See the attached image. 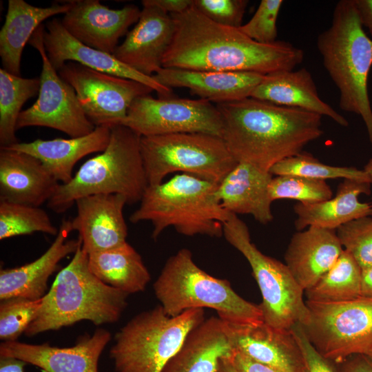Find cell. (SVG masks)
<instances>
[{
  "label": "cell",
  "instance_id": "1",
  "mask_svg": "<svg viewBox=\"0 0 372 372\" xmlns=\"http://www.w3.org/2000/svg\"><path fill=\"white\" fill-rule=\"evenodd\" d=\"M171 16L175 32L163 57V68L266 75L293 70L303 61V50L291 43H258L239 28L214 22L194 6Z\"/></svg>",
  "mask_w": 372,
  "mask_h": 372
},
{
  "label": "cell",
  "instance_id": "2",
  "mask_svg": "<svg viewBox=\"0 0 372 372\" xmlns=\"http://www.w3.org/2000/svg\"><path fill=\"white\" fill-rule=\"evenodd\" d=\"M216 106L223 118L221 138L234 159L265 172L323 134L322 116L304 110L252 97Z\"/></svg>",
  "mask_w": 372,
  "mask_h": 372
},
{
  "label": "cell",
  "instance_id": "3",
  "mask_svg": "<svg viewBox=\"0 0 372 372\" xmlns=\"http://www.w3.org/2000/svg\"><path fill=\"white\" fill-rule=\"evenodd\" d=\"M129 295L99 280L90 269L88 255L77 249L42 298L39 310L25 331L32 337L82 320L99 326L117 322Z\"/></svg>",
  "mask_w": 372,
  "mask_h": 372
},
{
  "label": "cell",
  "instance_id": "4",
  "mask_svg": "<svg viewBox=\"0 0 372 372\" xmlns=\"http://www.w3.org/2000/svg\"><path fill=\"white\" fill-rule=\"evenodd\" d=\"M317 48L339 90L340 107L362 118L372 145V108L368 93L372 39L364 30L354 0L336 3L331 25L318 35Z\"/></svg>",
  "mask_w": 372,
  "mask_h": 372
},
{
  "label": "cell",
  "instance_id": "5",
  "mask_svg": "<svg viewBox=\"0 0 372 372\" xmlns=\"http://www.w3.org/2000/svg\"><path fill=\"white\" fill-rule=\"evenodd\" d=\"M218 184L180 173L159 184L148 185L130 220L134 224L150 222L154 240L169 227L187 236L221 237L229 212L217 200Z\"/></svg>",
  "mask_w": 372,
  "mask_h": 372
},
{
  "label": "cell",
  "instance_id": "6",
  "mask_svg": "<svg viewBox=\"0 0 372 372\" xmlns=\"http://www.w3.org/2000/svg\"><path fill=\"white\" fill-rule=\"evenodd\" d=\"M104 151L88 159L70 181L60 183L48 207L56 214L69 209L82 197L94 194H120L127 205L140 202L148 183L141 153V136L129 127H110Z\"/></svg>",
  "mask_w": 372,
  "mask_h": 372
},
{
  "label": "cell",
  "instance_id": "7",
  "mask_svg": "<svg viewBox=\"0 0 372 372\" xmlns=\"http://www.w3.org/2000/svg\"><path fill=\"white\" fill-rule=\"evenodd\" d=\"M154 290L160 305L170 317L190 309L209 308L227 324L251 325L263 322L259 304L239 296L227 280L203 271L186 248L167 259L154 283Z\"/></svg>",
  "mask_w": 372,
  "mask_h": 372
},
{
  "label": "cell",
  "instance_id": "8",
  "mask_svg": "<svg viewBox=\"0 0 372 372\" xmlns=\"http://www.w3.org/2000/svg\"><path fill=\"white\" fill-rule=\"evenodd\" d=\"M205 320L204 309L170 317L159 304L133 317L110 350L116 372H161L189 332Z\"/></svg>",
  "mask_w": 372,
  "mask_h": 372
},
{
  "label": "cell",
  "instance_id": "9",
  "mask_svg": "<svg viewBox=\"0 0 372 372\" xmlns=\"http://www.w3.org/2000/svg\"><path fill=\"white\" fill-rule=\"evenodd\" d=\"M223 236L244 256L251 268L262 295L259 306L263 322L281 330H291L297 324L304 325L309 316L303 299L304 291L287 265L256 247L246 223L236 214L229 213Z\"/></svg>",
  "mask_w": 372,
  "mask_h": 372
},
{
  "label": "cell",
  "instance_id": "10",
  "mask_svg": "<svg viewBox=\"0 0 372 372\" xmlns=\"http://www.w3.org/2000/svg\"><path fill=\"white\" fill-rule=\"evenodd\" d=\"M140 147L148 185L177 172L219 183L238 163L221 137L205 133L141 136Z\"/></svg>",
  "mask_w": 372,
  "mask_h": 372
},
{
  "label": "cell",
  "instance_id": "11",
  "mask_svg": "<svg viewBox=\"0 0 372 372\" xmlns=\"http://www.w3.org/2000/svg\"><path fill=\"white\" fill-rule=\"evenodd\" d=\"M305 302L309 316L302 327L324 358L341 364L353 355H367L372 348V298Z\"/></svg>",
  "mask_w": 372,
  "mask_h": 372
},
{
  "label": "cell",
  "instance_id": "12",
  "mask_svg": "<svg viewBox=\"0 0 372 372\" xmlns=\"http://www.w3.org/2000/svg\"><path fill=\"white\" fill-rule=\"evenodd\" d=\"M118 125L141 136L199 132L222 137L223 127L220 111L207 100L149 94L136 99Z\"/></svg>",
  "mask_w": 372,
  "mask_h": 372
},
{
  "label": "cell",
  "instance_id": "13",
  "mask_svg": "<svg viewBox=\"0 0 372 372\" xmlns=\"http://www.w3.org/2000/svg\"><path fill=\"white\" fill-rule=\"evenodd\" d=\"M44 29L45 25H41L29 41L42 61L38 99L32 106L21 111L17 130L39 126L56 130L71 138L87 135L96 127L84 113L73 87L52 65L43 43Z\"/></svg>",
  "mask_w": 372,
  "mask_h": 372
},
{
  "label": "cell",
  "instance_id": "14",
  "mask_svg": "<svg viewBox=\"0 0 372 372\" xmlns=\"http://www.w3.org/2000/svg\"><path fill=\"white\" fill-rule=\"evenodd\" d=\"M58 73L73 87L84 113L95 127L118 125L136 99L154 91L138 81L73 61L67 62Z\"/></svg>",
  "mask_w": 372,
  "mask_h": 372
},
{
  "label": "cell",
  "instance_id": "15",
  "mask_svg": "<svg viewBox=\"0 0 372 372\" xmlns=\"http://www.w3.org/2000/svg\"><path fill=\"white\" fill-rule=\"evenodd\" d=\"M110 340V333L99 328L92 335H81L69 347L3 341L0 344V356L18 358L43 372H98L99 358Z\"/></svg>",
  "mask_w": 372,
  "mask_h": 372
},
{
  "label": "cell",
  "instance_id": "16",
  "mask_svg": "<svg viewBox=\"0 0 372 372\" xmlns=\"http://www.w3.org/2000/svg\"><path fill=\"white\" fill-rule=\"evenodd\" d=\"M141 10L135 5L111 9L98 0L73 1L61 23L76 40L90 48L113 54L119 39L136 23Z\"/></svg>",
  "mask_w": 372,
  "mask_h": 372
},
{
  "label": "cell",
  "instance_id": "17",
  "mask_svg": "<svg viewBox=\"0 0 372 372\" xmlns=\"http://www.w3.org/2000/svg\"><path fill=\"white\" fill-rule=\"evenodd\" d=\"M142 5L138 21L113 55L136 71L152 76L163 68L175 25L170 14L152 5Z\"/></svg>",
  "mask_w": 372,
  "mask_h": 372
},
{
  "label": "cell",
  "instance_id": "18",
  "mask_svg": "<svg viewBox=\"0 0 372 372\" xmlns=\"http://www.w3.org/2000/svg\"><path fill=\"white\" fill-rule=\"evenodd\" d=\"M43 43L48 59L59 71L68 61L80 63L92 70L142 83L157 92L159 97L173 95L172 89L156 82L118 61L113 54L90 48L74 38L57 19L45 25Z\"/></svg>",
  "mask_w": 372,
  "mask_h": 372
},
{
  "label": "cell",
  "instance_id": "19",
  "mask_svg": "<svg viewBox=\"0 0 372 372\" xmlns=\"http://www.w3.org/2000/svg\"><path fill=\"white\" fill-rule=\"evenodd\" d=\"M77 214L71 220L81 249L88 255L116 247L126 241L123 216L127 198L120 194H94L79 198Z\"/></svg>",
  "mask_w": 372,
  "mask_h": 372
},
{
  "label": "cell",
  "instance_id": "20",
  "mask_svg": "<svg viewBox=\"0 0 372 372\" xmlns=\"http://www.w3.org/2000/svg\"><path fill=\"white\" fill-rule=\"evenodd\" d=\"M226 324L234 351L280 372H303L301 351L291 329H278L264 322Z\"/></svg>",
  "mask_w": 372,
  "mask_h": 372
},
{
  "label": "cell",
  "instance_id": "21",
  "mask_svg": "<svg viewBox=\"0 0 372 372\" xmlns=\"http://www.w3.org/2000/svg\"><path fill=\"white\" fill-rule=\"evenodd\" d=\"M72 231L71 220L64 218L54 240L39 258L18 267L1 269L0 300L41 299L46 294L48 279L60 261L81 245L79 238L68 239Z\"/></svg>",
  "mask_w": 372,
  "mask_h": 372
},
{
  "label": "cell",
  "instance_id": "22",
  "mask_svg": "<svg viewBox=\"0 0 372 372\" xmlns=\"http://www.w3.org/2000/svg\"><path fill=\"white\" fill-rule=\"evenodd\" d=\"M59 185L36 157L1 147L0 201L40 207L49 201Z\"/></svg>",
  "mask_w": 372,
  "mask_h": 372
},
{
  "label": "cell",
  "instance_id": "23",
  "mask_svg": "<svg viewBox=\"0 0 372 372\" xmlns=\"http://www.w3.org/2000/svg\"><path fill=\"white\" fill-rule=\"evenodd\" d=\"M154 79L161 85L185 87L190 94L216 103L242 100L251 95L265 75L252 72H223L162 68Z\"/></svg>",
  "mask_w": 372,
  "mask_h": 372
},
{
  "label": "cell",
  "instance_id": "24",
  "mask_svg": "<svg viewBox=\"0 0 372 372\" xmlns=\"http://www.w3.org/2000/svg\"><path fill=\"white\" fill-rule=\"evenodd\" d=\"M343 250L334 229L310 226L292 236L285 254V265L305 291L334 265Z\"/></svg>",
  "mask_w": 372,
  "mask_h": 372
},
{
  "label": "cell",
  "instance_id": "25",
  "mask_svg": "<svg viewBox=\"0 0 372 372\" xmlns=\"http://www.w3.org/2000/svg\"><path fill=\"white\" fill-rule=\"evenodd\" d=\"M269 172L247 163H238L218 184L216 195L221 207L234 214H249L261 224L273 220L269 185Z\"/></svg>",
  "mask_w": 372,
  "mask_h": 372
},
{
  "label": "cell",
  "instance_id": "26",
  "mask_svg": "<svg viewBox=\"0 0 372 372\" xmlns=\"http://www.w3.org/2000/svg\"><path fill=\"white\" fill-rule=\"evenodd\" d=\"M251 97L326 116L341 126L349 125L345 117L320 98L314 80L304 68L265 75Z\"/></svg>",
  "mask_w": 372,
  "mask_h": 372
},
{
  "label": "cell",
  "instance_id": "27",
  "mask_svg": "<svg viewBox=\"0 0 372 372\" xmlns=\"http://www.w3.org/2000/svg\"><path fill=\"white\" fill-rule=\"evenodd\" d=\"M234 353L226 322L211 316L189 332L161 372H216L220 360Z\"/></svg>",
  "mask_w": 372,
  "mask_h": 372
},
{
  "label": "cell",
  "instance_id": "28",
  "mask_svg": "<svg viewBox=\"0 0 372 372\" xmlns=\"http://www.w3.org/2000/svg\"><path fill=\"white\" fill-rule=\"evenodd\" d=\"M111 129L96 127L90 134L75 138L37 139L28 143H17L8 148L32 155L48 168L55 178L62 184L72 180L76 163L84 156L102 152L107 147Z\"/></svg>",
  "mask_w": 372,
  "mask_h": 372
},
{
  "label": "cell",
  "instance_id": "29",
  "mask_svg": "<svg viewBox=\"0 0 372 372\" xmlns=\"http://www.w3.org/2000/svg\"><path fill=\"white\" fill-rule=\"evenodd\" d=\"M73 1L37 7L23 0H9L5 22L0 31V56L3 69L21 76V54L42 22L54 15L66 13Z\"/></svg>",
  "mask_w": 372,
  "mask_h": 372
},
{
  "label": "cell",
  "instance_id": "30",
  "mask_svg": "<svg viewBox=\"0 0 372 372\" xmlns=\"http://www.w3.org/2000/svg\"><path fill=\"white\" fill-rule=\"evenodd\" d=\"M370 183L344 179L335 196L314 204L297 203L294 206L298 231L310 226L337 229L353 220L372 216V205L359 200L361 194H371Z\"/></svg>",
  "mask_w": 372,
  "mask_h": 372
},
{
  "label": "cell",
  "instance_id": "31",
  "mask_svg": "<svg viewBox=\"0 0 372 372\" xmlns=\"http://www.w3.org/2000/svg\"><path fill=\"white\" fill-rule=\"evenodd\" d=\"M88 265L103 282L128 295L143 291L151 279L142 257L127 242L88 254Z\"/></svg>",
  "mask_w": 372,
  "mask_h": 372
},
{
  "label": "cell",
  "instance_id": "32",
  "mask_svg": "<svg viewBox=\"0 0 372 372\" xmlns=\"http://www.w3.org/2000/svg\"><path fill=\"white\" fill-rule=\"evenodd\" d=\"M40 78H23L0 69V145L7 147L19 141L17 123L21 108L39 94Z\"/></svg>",
  "mask_w": 372,
  "mask_h": 372
},
{
  "label": "cell",
  "instance_id": "33",
  "mask_svg": "<svg viewBox=\"0 0 372 372\" xmlns=\"http://www.w3.org/2000/svg\"><path fill=\"white\" fill-rule=\"evenodd\" d=\"M361 267L343 250L334 265L304 293L309 301H347L361 297Z\"/></svg>",
  "mask_w": 372,
  "mask_h": 372
},
{
  "label": "cell",
  "instance_id": "34",
  "mask_svg": "<svg viewBox=\"0 0 372 372\" xmlns=\"http://www.w3.org/2000/svg\"><path fill=\"white\" fill-rule=\"evenodd\" d=\"M42 232L56 236L59 229L40 207L0 201V240Z\"/></svg>",
  "mask_w": 372,
  "mask_h": 372
},
{
  "label": "cell",
  "instance_id": "35",
  "mask_svg": "<svg viewBox=\"0 0 372 372\" xmlns=\"http://www.w3.org/2000/svg\"><path fill=\"white\" fill-rule=\"evenodd\" d=\"M269 172L277 176L295 175L323 180L343 178L372 184V180L364 169L328 165L303 152L278 162L271 168Z\"/></svg>",
  "mask_w": 372,
  "mask_h": 372
},
{
  "label": "cell",
  "instance_id": "36",
  "mask_svg": "<svg viewBox=\"0 0 372 372\" xmlns=\"http://www.w3.org/2000/svg\"><path fill=\"white\" fill-rule=\"evenodd\" d=\"M272 201L294 199L304 204H314L332 198L333 192L326 180L295 175L272 178L269 185Z\"/></svg>",
  "mask_w": 372,
  "mask_h": 372
},
{
  "label": "cell",
  "instance_id": "37",
  "mask_svg": "<svg viewBox=\"0 0 372 372\" xmlns=\"http://www.w3.org/2000/svg\"><path fill=\"white\" fill-rule=\"evenodd\" d=\"M41 299L12 298L1 300L0 338L3 342L16 341L25 333L39 310Z\"/></svg>",
  "mask_w": 372,
  "mask_h": 372
},
{
  "label": "cell",
  "instance_id": "38",
  "mask_svg": "<svg viewBox=\"0 0 372 372\" xmlns=\"http://www.w3.org/2000/svg\"><path fill=\"white\" fill-rule=\"evenodd\" d=\"M336 234L344 249L362 269L372 266V217H362L347 223Z\"/></svg>",
  "mask_w": 372,
  "mask_h": 372
},
{
  "label": "cell",
  "instance_id": "39",
  "mask_svg": "<svg viewBox=\"0 0 372 372\" xmlns=\"http://www.w3.org/2000/svg\"><path fill=\"white\" fill-rule=\"evenodd\" d=\"M283 3L282 0H262L253 17L239 30L250 39L265 44L276 42L277 19Z\"/></svg>",
  "mask_w": 372,
  "mask_h": 372
},
{
  "label": "cell",
  "instance_id": "40",
  "mask_svg": "<svg viewBox=\"0 0 372 372\" xmlns=\"http://www.w3.org/2000/svg\"><path fill=\"white\" fill-rule=\"evenodd\" d=\"M247 0H193V6L218 24L240 28L246 10Z\"/></svg>",
  "mask_w": 372,
  "mask_h": 372
},
{
  "label": "cell",
  "instance_id": "41",
  "mask_svg": "<svg viewBox=\"0 0 372 372\" xmlns=\"http://www.w3.org/2000/svg\"><path fill=\"white\" fill-rule=\"evenodd\" d=\"M291 331L301 351L303 372H340L332 362L324 358L312 345L301 324L294 325Z\"/></svg>",
  "mask_w": 372,
  "mask_h": 372
},
{
  "label": "cell",
  "instance_id": "42",
  "mask_svg": "<svg viewBox=\"0 0 372 372\" xmlns=\"http://www.w3.org/2000/svg\"><path fill=\"white\" fill-rule=\"evenodd\" d=\"M231 361L238 372H280L254 362L236 351L231 357Z\"/></svg>",
  "mask_w": 372,
  "mask_h": 372
},
{
  "label": "cell",
  "instance_id": "43",
  "mask_svg": "<svg viewBox=\"0 0 372 372\" xmlns=\"http://www.w3.org/2000/svg\"><path fill=\"white\" fill-rule=\"evenodd\" d=\"M141 3L156 6L168 14H179L193 6V0H143Z\"/></svg>",
  "mask_w": 372,
  "mask_h": 372
},
{
  "label": "cell",
  "instance_id": "44",
  "mask_svg": "<svg viewBox=\"0 0 372 372\" xmlns=\"http://www.w3.org/2000/svg\"><path fill=\"white\" fill-rule=\"evenodd\" d=\"M340 364V372H372V364L364 355H353Z\"/></svg>",
  "mask_w": 372,
  "mask_h": 372
},
{
  "label": "cell",
  "instance_id": "45",
  "mask_svg": "<svg viewBox=\"0 0 372 372\" xmlns=\"http://www.w3.org/2000/svg\"><path fill=\"white\" fill-rule=\"evenodd\" d=\"M363 27L372 36V0H354Z\"/></svg>",
  "mask_w": 372,
  "mask_h": 372
},
{
  "label": "cell",
  "instance_id": "46",
  "mask_svg": "<svg viewBox=\"0 0 372 372\" xmlns=\"http://www.w3.org/2000/svg\"><path fill=\"white\" fill-rule=\"evenodd\" d=\"M28 364L18 358L0 356V372H24V367Z\"/></svg>",
  "mask_w": 372,
  "mask_h": 372
},
{
  "label": "cell",
  "instance_id": "47",
  "mask_svg": "<svg viewBox=\"0 0 372 372\" xmlns=\"http://www.w3.org/2000/svg\"><path fill=\"white\" fill-rule=\"evenodd\" d=\"M361 296L372 298V266L362 269Z\"/></svg>",
  "mask_w": 372,
  "mask_h": 372
},
{
  "label": "cell",
  "instance_id": "48",
  "mask_svg": "<svg viewBox=\"0 0 372 372\" xmlns=\"http://www.w3.org/2000/svg\"><path fill=\"white\" fill-rule=\"evenodd\" d=\"M231 357H225L220 360L216 372H238L232 363Z\"/></svg>",
  "mask_w": 372,
  "mask_h": 372
},
{
  "label": "cell",
  "instance_id": "49",
  "mask_svg": "<svg viewBox=\"0 0 372 372\" xmlns=\"http://www.w3.org/2000/svg\"><path fill=\"white\" fill-rule=\"evenodd\" d=\"M363 169L369 176L370 179L372 180V158L369 161V162L366 164Z\"/></svg>",
  "mask_w": 372,
  "mask_h": 372
},
{
  "label": "cell",
  "instance_id": "50",
  "mask_svg": "<svg viewBox=\"0 0 372 372\" xmlns=\"http://www.w3.org/2000/svg\"><path fill=\"white\" fill-rule=\"evenodd\" d=\"M366 356L369 358L371 363L372 364V348L371 349L369 352L367 353V355H366Z\"/></svg>",
  "mask_w": 372,
  "mask_h": 372
}]
</instances>
